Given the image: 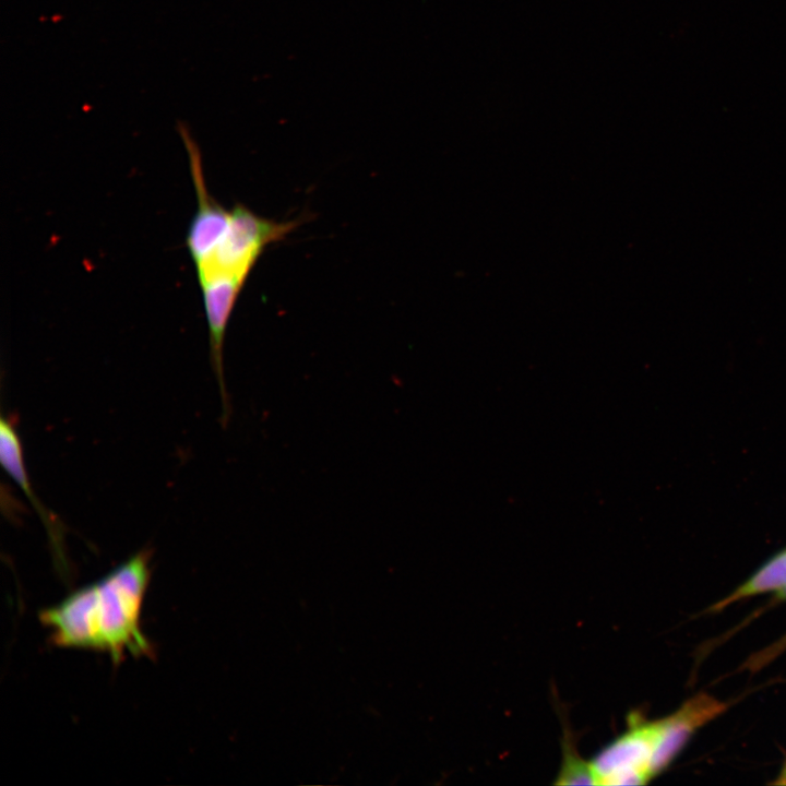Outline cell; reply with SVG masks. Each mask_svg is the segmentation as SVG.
<instances>
[{
	"mask_svg": "<svg viewBox=\"0 0 786 786\" xmlns=\"http://www.w3.org/2000/svg\"><path fill=\"white\" fill-rule=\"evenodd\" d=\"M0 460L5 473L20 486L26 498L33 503L45 524L52 545L61 543V526L35 496L24 463L23 446L14 420L4 415L0 418Z\"/></svg>",
	"mask_w": 786,
	"mask_h": 786,
	"instance_id": "cell-7",
	"label": "cell"
},
{
	"mask_svg": "<svg viewBox=\"0 0 786 786\" xmlns=\"http://www.w3.org/2000/svg\"><path fill=\"white\" fill-rule=\"evenodd\" d=\"M555 784L598 785L592 763L580 757L573 736L569 730L563 734L562 763Z\"/></svg>",
	"mask_w": 786,
	"mask_h": 786,
	"instance_id": "cell-9",
	"label": "cell"
},
{
	"mask_svg": "<svg viewBox=\"0 0 786 786\" xmlns=\"http://www.w3.org/2000/svg\"><path fill=\"white\" fill-rule=\"evenodd\" d=\"M786 650V635L777 641L770 647L764 648L759 654L753 655L746 663L745 667L752 671H755L766 665L770 660L776 657L779 653Z\"/></svg>",
	"mask_w": 786,
	"mask_h": 786,
	"instance_id": "cell-10",
	"label": "cell"
},
{
	"mask_svg": "<svg viewBox=\"0 0 786 786\" xmlns=\"http://www.w3.org/2000/svg\"><path fill=\"white\" fill-rule=\"evenodd\" d=\"M210 336V361L215 374L221 402V421L225 427L231 414L224 372V341L237 297L247 275L225 271L198 272Z\"/></svg>",
	"mask_w": 786,
	"mask_h": 786,
	"instance_id": "cell-4",
	"label": "cell"
},
{
	"mask_svg": "<svg viewBox=\"0 0 786 786\" xmlns=\"http://www.w3.org/2000/svg\"><path fill=\"white\" fill-rule=\"evenodd\" d=\"M665 720L648 722L631 714L628 729L591 761L598 785H643L653 777L651 765Z\"/></svg>",
	"mask_w": 786,
	"mask_h": 786,
	"instance_id": "cell-2",
	"label": "cell"
},
{
	"mask_svg": "<svg viewBox=\"0 0 786 786\" xmlns=\"http://www.w3.org/2000/svg\"><path fill=\"white\" fill-rule=\"evenodd\" d=\"M151 551L143 549L98 581L43 610L55 645L109 654L116 663L127 655L151 656L153 646L141 626L151 579Z\"/></svg>",
	"mask_w": 786,
	"mask_h": 786,
	"instance_id": "cell-1",
	"label": "cell"
},
{
	"mask_svg": "<svg viewBox=\"0 0 786 786\" xmlns=\"http://www.w3.org/2000/svg\"><path fill=\"white\" fill-rule=\"evenodd\" d=\"M776 598H777V599H786V586H784L783 588L778 590V593H777V595H776Z\"/></svg>",
	"mask_w": 786,
	"mask_h": 786,
	"instance_id": "cell-11",
	"label": "cell"
},
{
	"mask_svg": "<svg viewBox=\"0 0 786 786\" xmlns=\"http://www.w3.org/2000/svg\"><path fill=\"white\" fill-rule=\"evenodd\" d=\"M786 586V550L767 561L746 583L714 604L710 610L720 611L726 606L746 597Z\"/></svg>",
	"mask_w": 786,
	"mask_h": 786,
	"instance_id": "cell-8",
	"label": "cell"
},
{
	"mask_svg": "<svg viewBox=\"0 0 786 786\" xmlns=\"http://www.w3.org/2000/svg\"><path fill=\"white\" fill-rule=\"evenodd\" d=\"M725 708L724 702L702 692L688 700L672 715L665 717L664 731L652 760L653 777L668 766L699 727Z\"/></svg>",
	"mask_w": 786,
	"mask_h": 786,
	"instance_id": "cell-6",
	"label": "cell"
},
{
	"mask_svg": "<svg viewBox=\"0 0 786 786\" xmlns=\"http://www.w3.org/2000/svg\"><path fill=\"white\" fill-rule=\"evenodd\" d=\"M178 131L187 147L198 200L196 212L188 228L186 246L195 269H199L211 259L226 233L230 221V211L224 209L209 194L203 176L200 150L191 138L189 130L180 122Z\"/></svg>",
	"mask_w": 786,
	"mask_h": 786,
	"instance_id": "cell-5",
	"label": "cell"
},
{
	"mask_svg": "<svg viewBox=\"0 0 786 786\" xmlns=\"http://www.w3.org/2000/svg\"><path fill=\"white\" fill-rule=\"evenodd\" d=\"M298 223L274 222L255 215L248 207L236 204L230 221L211 259L198 272L225 271L247 275L264 248L285 238Z\"/></svg>",
	"mask_w": 786,
	"mask_h": 786,
	"instance_id": "cell-3",
	"label": "cell"
}]
</instances>
